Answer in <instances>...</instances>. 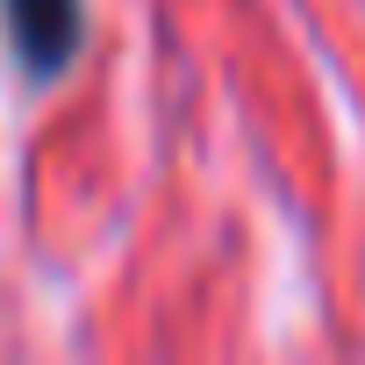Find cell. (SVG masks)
Returning a JSON list of instances; mask_svg holds the SVG:
<instances>
[{"instance_id": "cell-1", "label": "cell", "mask_w": 365, "mask_h": 365, "mask_svg": "<svg viewBox=\"0 0 365 365\" xmlns=\"http://www.w3.org/2000/svg\"><path fill=\"white\" fill-rule=\"evenodd\" d=\"M8 29L29 72H58L79 51V0H8Z\"/></svg>"}]
</instances>
